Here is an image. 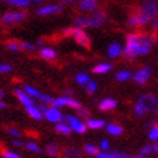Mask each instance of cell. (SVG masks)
Listing matches in <instances>:
<instances>
[{
	"label": "cell",
	"mask_w": 158,
	"mask_h": 158,
	"mask_svg": "<svg viewBox=\"0 0 158 158\" xmlns=\"http://www.w3.org/2000/svg\"><path fill=\"white\" fill-rule=\"evenodd\" d=\"M158 12V3L156 0H147L129 17L131 26H141L144 23L153 21Z\"/></svg>",
	"instance_id": "cell-1"
},
{
	"label": "cell",
	"mask_w": 158,
	"mask_h": 158,
	"mask_svg": "<svg viewBox=\"0 0 158 158\" xmlns=\"http://www.w3.org/2000/svg\"><path fill=\"white\" fill-rule=\"evenodd\" d=\"M85 152L88 154H90V156H98L99 154L98 148L95 145H93V144H86L85 145Z\"/></svg>",
	"instance_id": "cell-29"
},
{
	"label": "cell",
	"mask_w": 158,
	"mask_h": 158,
	"mask_svg": "<svg viewBox=\"0 0 158 158\" xmlns=\"http://www.w3.org/2000/svg\"><path fill=\"white\" fill-rule=\"evenodd\" d=\"M12 144H13L14 147H18V148H21V147L25 145V144H23L21 140H13V141H12Z\"/></svg>",
	"instance_id": "cell-42"
},
{
	"label": "cell",
	"mask_w": 158,
	"mask_h": 158,
	"mask_svg": "<svg viewBox=\"0 0 158 158\" xmlns=\"http://www.w3.org/2000/svg\"><path fill=\"white\" fill-rule=\"evenodd\" d=\"M130 72L129 71H121V72H118L117 75H116V80H118V81H126V80H129L130 78Z\"/></svg>",
	"instance_id": "cell-30"
},
{
	"label": "cell",
	"mask_w": 158,
	"mask_h": 158,
	"mask_svg": "<svg viewBox=\"0 0 158 158\" xmlns=\"http://www.w3.org/2000/svg\"><path fill=\"white\" fill-rule=\"evenodd\" d=\"M40 55H41V58H44L46 60H53L57 57V52L52 48H43L40 50Z\"/></svg>",
	"instance_id": "cell-19"
},
{
	"label": "cell",
	"mask_w": 158,
	"mask_h": 158,
	"mask_svg": "<svg viewBox=\"0 0 158 158\" xmlns=\"http://www.w3.org/2000/svg\"><path fill=\"white\" fill-rule=\"evenodd\" d=\"M66 121H67V125L71 127V130H73L78 134H84L88 129L86 123L81 122L80 118L76 117V116H66Z\"/></svg>",
	"instance_id": "cell-8"
},
{
	"label": "cell",
	"mask_w": 158,
	"mask_h": 158,
	"mask_svg": "<svg viewBox=\"0 0 158 158\" xmlns=\"http://www.w3.org/2000/svg\"><path fill=\"white\" fill-rule=\"evenodd\" d=\"M63 156H64V158H81L82 153L78 151L77 148L75 147H69L67 148L64 152H63Z\"/></svg>",
	"instance_id": "cell-18"
},
{
	"label": "cell",
	"mask_w": 158,
	"mask_h": 158,
	"mask_svg": "<svg viewBox=\"0 0 158 158\" xmlns=\"http://www.w3.org/2000/svg\"><path fill=\"white\" fill-rule=\"evenodd\" d=\"M23 91H25L27 95H30L31 98H36L39 100H41L45 106L46 104H53V102H54V99L50 95H45V94H41L39 90H36L35 88H31V86H26V88L23 89Z\"/></svg>",
	"instance_id": "cell-7"
},
{
	"label": "cell",
	"mask_w": 158,
	"mask_h": 158,
	"mask_svg": "<svg viewBox=\"0 0 158 158\" xmlns=\"http://www.w3.org/2000/svg\"><path fill=\"white\" fill-rule=\"evenodd\" d=\"M44 116H45L46 120L50 121V122H59V121H62V118H63V114L58 110V108H54V107L46 109Z\"/></svg>",
	"instance_id": "cell-12"
},
{
	"label": "cell",
	"mask_w": 158,
	"mask_h": 158,
	"mask_svg": "<svg viewBox=\"0 0 158 158\" xmlns=\"http://www.w3.org/2000/svg\"><path fill=\"white\" fill-rule=\"evenodd\" d=\"M149 139L158 141V125L154 126V127H152V130L149 131Z\"/></svg>",
	"instance_id": "cell-33"
},
{
	"label": "cell",
	"mask_w": 158,
	"mask_h": 158,
	"mask_svg": "<svg viewBox=\"0 0 158 158\" xmlns=\"http://www.w3.org/2000/svg\"><path fill=\"white\" fill-rule=\"evenodd\" d=\"M14 94H15V97H17V99L21 102V104L25 106V108L31 107V106H36L35 102H34V99L31 98L30 95H27V94L23 91V90H15Z\"/></svg>",
	"instance_id": "cell-11"
},
{
	"label": "cell",
	"mask_w": 158,
	"mask_h": 158,
	"mask_svg": "<svg viewBox=\"0 0 158 158\" xmlns=\"http://www.w3.org/2000/svg\"><path fill=\"white\" fill-rule=\"evenodd\" d=\"M76 81L80 85H85V84L89 82V77H88V75H85V73H78L76 76Z\"/></svg>",
	"instance_id": "cell-31"
},
{
	"label": "cell",
	"mask_w": 158,
	"mask_h": 158,
	"mask_svg": "<svg viewBox=\"0 0 158 158\" xmlns=\"http://www.w3.org/2000/svg\"><path fill=\"white\" fill-rule=\"evenodd\" d=\"M21 48H22V50L32 52V50H35V45H34V44H30V43H25V41H21Z\"/></svg>",
	"instance_id": "cell-35"
},
{
	"label": "cell",
	"mask_w": 158,
	"mask_h": 158,
	"mask_svg": "<svg viewBox=\"0 0 158 158\" xmlns=\"http://www.w3.org/2000/svg\"><path fill=\"white\" fill-rule=\"evenodd\" d=\"M152 28L156 30V31L158 30V18H156V19L152 21Z\"/></svg>",
	"instance_id": "cell-43"
},
{
	"label": "cell",
	"mask_w": 158,
	"mask_h": 158,
	"mask_svg": "<svg viewBox=\"0 0 158 158\" xmlns=\"http://www.w3.org/2000/svg\"><path fill=\"white\" fill-rule=\"evenodd\" d=\"M98 6V0H81L78 4V9L82 12H91L95 10Z\"/></svg>",
	"instance_id": "cell-14"
},
{
	"label": "cell",
	"mask_w": 158,
	"mask_h": 158,
	"mask_svg": "<svg viewBox=\"0 0 158 158\" xmlns=\"http://www.w3.org/2000/svg\"><path fill=\"white\" fill-rule=\"evenodd\" d=\"M138 103L144 108L145 112H157L158 110V98L152 94H144L138 100Z\"/></svg>",
	"instance_id": "cell-5"
},
{
	"label": "cell",
	"mask_w": 158,
	"mask_h": 158,
	"mask_svg": "<svg viewBox=\"0 0 158 158\" xmlns=\"http://www.w3.org/2000/svg\"><path fill=\"white\" fill-rule=\"evenodd\" d=\"M6 48L12 50V52H19L22 50L21 48V41H15V40H10V41H8L6 43Z\"/></svg>",
	"instance_id": "cell-26"
},
{
	"label": "cell",
	"mask_w": 158,
	"mask_h": 158,
	"mask_svg": "<svg viewBox=\"0 0 158 158\" xmlns=\"http://www.w3.org/2000/svg\"><path fill=\"white\" fill-rule=\"evenodd\" d=\"M54 108H59V107H71V108H75V109H80L82 106L78 103L77 100L72 99V98H67V97H62L58 99H54L53 104Z\"/></svg>",
	"instance_id": "cell-9"
},
{
	"label": "cell",
	"mask_w": 158,
	"mask_h": 158,
	"mask_svg": "<svg viewBox=\"0 0 158 158\" xmlns=\"http://www.w3.org/2000/svg\"><path fill=\"white\" fill-rule=\"evenodd\" d=\"M43 2H44V0H31V4H40Z\"/></svg>",
	"instance_id": "cell-46"
},
{
	"label": "cell",
	"mask_w": 158,
	"mask_h": 158,
	"mask_svg": "<svg viewBox=\"0 0 158 158\" xmlns=\"http://www.w3.org/2000/svg\"><path fill=\"white\" fill-rule=\"evenodd\" d=\"M97 158H127V154L123 152H112V153H107V152L100 153L99 152Z\"/></svg>",
	"instance_id": "cell-20"
},
{
	"label": "cell",
	"mask_w": 158,
	"mask_h": 158,
	"mask_svg": "<svg viewBox=\"0 0 158 158\" xmlns=\"http://www.w3.org/2000/svg\"><path fill=\"white\" fill-rule=\"evenodd\" d=\"M25 147H26L27 151H30V152H34V153H40L41 152L40 147H39L36 143H34V141H28V143L25 144Z\"/></svg>",
	"instance_id": "cell-28"
},
{
	"label": "cell",
	"mask_w": 158,
	"mask_h": 158,
	"mask_svg": "<svg viewBox=\"0 0 158 158\" xmlns=\"http://www.w3.org/2000/svg\"><path fill=\"white\" fill-rule=\"evenodd\" d=\"M4 108H6V104L4 103L2 99H0V109H4Z\"/></svg>",
	"instance_id": "cell-45"
},
{
	"label": "cell",
	"mask_w": 158,
	"mask_h": 158,
	"mask_svg": "<svg viewBox=\"0 0 158 158\" xmlns=\"http://www.w3.org/2000/svg\"><path fill=\"white\" fill-rule=\"evenodd\" d=\"M122 131H123V129L121 127L120 125L109 123V125L107 126V132H108V134H110V135L117 136V135H120V134H122Z\"/></svg>",
	"instance_id": "cell-22"
},
{
	"label": "cell",
	"mask_w": 158,
	"mask_h": 158,
	"mask_svg": "<svg viewBox=\"0 0 158 158\" xmlns=\"http://www.w3.org/2000/svg\"><path fill=\"white\" fill-rule=\"evenodd\" d=\"M3 157L4 158H22L19 154L14 153V152H10V151H3Z\"/></svg>",
	"instance_id": "cell-37"
},
{
	"label": "cell",
	"mask_w": 158,
	"mask_h": 158,
	"mask_svg": "<svg viewBox=\"0 0 158 158\" xmlns=\"http://www.w3.org/2000/svg\"><path fill=\"white\" fill-rule=\"evenodd\" d=\"M59 147L57 144H49L48 147H46V153H48L49 156L52 157H57L59 154Z\"/></svg>",
	"instance_id": "cell-27"
},
{
	"label": "cell",
	"mask_w": 158,
	"mask_h": 158,
	"mask_svg": "<svg viewBox=\"0 0 158 158\" xmlns=\"http://www.w3.org/2000/svg\"><path fill=\"white\" fill-rule=\"evenodd\" d=\"M153 149H154V152H157V153H158V143H157L156 145H153Z\"/></svg>",
	"instance_id": "cell-48"
},
{
	"label": "cell",
	"mask_w": 158,
	"mask_h": 158,
	"mask_svg": "<svg viewBox=\"0 0 158 158\" xmlns=\"http://www.w3.org/2000/svg\"><path fill=\"white\" fill-rule=\"evenodd\" d=\"M151 73H152V69L149 67H144V68L139 69L138 72L134 75V80H135V82H138L139 85H144L148 81V78L151 77Z\"/></svg>",
	"instance_id": "cell-10"
},
{
	"label": "cell",
	"mask_w": 158,
	"mask_h": 158,
	"mask_svg": "<svg viewBox=\"0 0 158 158\" xmlns=\"http://www.w3.org/2000/svg\"><path fill=\"white\" fill-rule=\"evenodd\" d=\"M77 0H60V3L63 4H72V3H76Z\"/></svg>",
	"instance_id": "cell-44"
},
{
	"label": "cell",
	"mask_w": 158,
	"mask_h": 158,
	"mask_svg": "<svg viewBox=\"0 0 158 158\" xmlns=\"http://www.w3.org/2000/svg\"><path fill=\"white\" fill-rule=\"evenodd\" d=\"M63 34H64L66 36H71L73 37L76 43L78 45L84 46V48H90V39L89 36L86 35L84 31L80 28V27H69V28H66L64 31H63Z\"/></svg>",
	"instance_id": "cell-4"
},
{
	"label": "cell",
	"mask_w": 158,
	"mask_h": 158,
	"mask_svg": "<svg viewBox=\"0 0 158 158\" xmlns=\"http://www.w3.org/2000/svg\"><path fill=\"white\" fill-rule=\"evenodd\" d=\"M107 19V14L103 10H98L91 17H77L75 23L77 27H98L102 26Z\"/></svg>",
	"instance_id": "cell-3"
},
{
	"label": "cell",
	"mask_w": 158,
	"mask_h": 158,
	"mask_svg": "<svg viewBox=\"0 0 158 158\" xmlns=\"http://www.w3.org/2000/svg\"><path fill=\"white\" fill-rule=\"evenodd\" d=\"M55 130H57V132L62 134V135H69L71 131H72L67 123H58L57 127H55Z\"/></svg>",
	"instance_id": "cell-25"
},
{
	"label": "cell",
	"mask_w": 158,
	"mask_h": 158,
	"mask_svg": "<svg viewBox=\"0 0 158 158\" xmlns=\"http://www.w3.org/2000/svg\"><path fill=\"white\" fill-rule=\"evenodd\" d=\"M154 152V149H153V145H145L140 149V154L141 156H147V154H151Z\"/></svg>",
	"instance_id": "cell-34"
},
{
	"label": "cell",
	"mask_w": 158,
	"mask_h": 158,
	"mask_svg": "<svg viewBox=\"0 0 158 158\" xmlns=\"http://www.w3.org/2000/svg\"><path fill=\"white\" fill-rule=\"evenodd\" d=\"M27 17L26 12H22V10H10V12H6L4 13V15L2 17V21L4 25H15L21 21H23Z\"/></svg>",
	"instance_id": "cell-6"
},
{
	"label": "cell",
	"mask_w": 158,
	"mask_h": 158,
	"mask_svg": "<svg viewBox=\"0 0 158 158\" xmlns=\"http://www.w3.org/2000/svg\"><path fill=\"white\" fill-rule=\"evenodd\" d=\"M8 132H9V135H12V136H14V138H21V131L18 130V129H15V127H9L8 129Z\"/></svg>",
	"instance_id": "cell-39"
},
{
	"label": "cell",
	"mask_w": 158,
	"mask_h": 158,
	"mask_svg": "<svg viewBox=\"0 0 158 158\" xmlns=\"http://www.w3.org/2000/svg\"><path fill=\"white\" fill-rule=\"evenodd\" d=\"M86 126L93 130H97V129H102L103 126H106V122L103 120H88V122H86Z\"/></svg>",
	"instance_id": "cell-24"
},
{
	"label": "cell",
	"mask_w": 158,
	"mask_h": 158,
	"mask_svg": "<svg viewBox=\"0 0 158 158\" xmlns=\"http://www.w3.org/2000/svg\"><path fill=\"white\" fill-rule=\"evenodd\" d=\"M121 52H122V48L118 43H112L108 48V55L110 58H117L121 54Z\"/></svg>",
	"instance_id": "cell-17"
},
{
	"label": "cell",
	"mask_w": 158,
	"mask_h": 158,
	"mask_svg": "<svg viewBox=\"0 0 158 158\" xmlns=\"http://www.w3.org/2000/svg\"><path fill=\"white\" fill-rule=\"evenodd\" d=\"M89 109L88 108H85V107H81L80 109H77V114L78 116H81V117H86V116H89Z\"/></svg>",
	"instance_id": "cell-40"
},
{
	"label": "cell",
	"mask_w": 158,
	"mask_h": 158,
	"mask_svg": "<svg viewBox=\"0 0 158 158\" xmlns=\"http://www.w3.org/2000/svg\"><path fill=\"white\" fill-rule=\"evenodd\" d=\"M12 69H13V67H12L10 64L3 63V64H0V75H2V73H8V72H10Z\"/></svg>",
	"instance_id": "cell-36"
},
{
	"label": "cell",
	"mask_w": 158,
	"mask_h": 158,
	"mask_svg": "<svg viewBox=\"0 0 158 158\" xmlns=\"http://www.w3.org/2000/svg\"><path fill=\"white\" fill-rule=\"evenodd\" d=\"M26 112L27 114L34 118V120H41V118L44 117V113L41 112V109L39 108L37 106H31V107H27L26 108Z\"/></svg>",
	"instance_id": "cell-15"
},
{
	"label": "cell",
	"mask_w": 158,
	"mask_h": 158,
	"mask_svg": "<svg viewBox=\"0 0 158 158\" xmlns=\"http://www.w3.org/2000/svg\"><path fill=\"white\" fill-rule=\"evenodd\" d=\"M59 12H62L60 5H44V6L37 9L39 15H50V14H55V13H59Z\"/></svg>",
	"instance_id": "cell-13"
},
{
	"label": "cell",
	"mask_w": 158,
	"mask_h": 158,
	"mask_svg": "<svg viewBox=\"0 0 158 158\" xmlns=\"http://www.w3.org/2000/svg\"><path fill=\"white\" fill-rule=\"evenodd\" d=\"M3 2L15 8H26L31 4V0H3Z\"/></svg>",
	"instance_id": "cell-21"
},
{
	"label": "cell",
	"mask_w": 158,
	"mask_h": 158,
	"mask_svg": "<svg viewBox=\"0 0 158 158\" xmlns=\"http://www.w3.org/2000/svg\"><path fill=\"white\" fill-rule=\"evenodd\" d=\"M134 110H135V114L138 116V117H141V116H144V113H145V110H144V108L141 107L139 103H136L135 104V108H134Z\"/></svg>",
	"instance_id": "cell-38"
},
{
	"label": "cell",
	"mask_w": 158,
	"mask_h": 158,
	"mask_svg": "<svg viewBox=\"0 0 158 158\" xmlns=\"http://www.w3.org/2000/svg\"><path fill=\"white\" fill-rule=\"evenodd\" d=\"M110 68H112V64H109V63H100V64L93 68V72L94 73H106L108 71H110Z\"/></svg>",
	"instance_id": "cell-23"
},
{
	"label": "cell",
	"mask_w": 158,
	"mask_h": 158,
	"mask_svg": "<svg viewBox=\"0 0 158 158\" xmlns=\"http://www.w3.org/2000/svg\"><path fill=\"white\" fill-rule=\"evenodd\" d=\"M100 148L104 149V151H107V149L109 148V143H108L107 140H102V141H100Z\"/></svg>",
	"instance_id": "cell-41"
},
{
	"label": "cell",
	"mask_w": 158,
	"mask_h": 158,
	"mask_svg": "<svg viewBox=\"0 0 158 158\" xmlns=\"http://www.w3.org/2000/svg\"><path fill=\"white\" fill-rule=\"evenodd\" d=\"M116 106H117V102L114 100V99H110V98H107V99H103L99 103V109L100 110H110V109H113V108H116Z\"/></svg>",
	"instance_id": "cell-16"
},
{
	"label": "cell",
	"mask_w": 158,
	"mask_h": 158,
	"mask_svg": "<svg viewBox=\"0 0 158 158\" xmlns=\"http://www.w3.org/2000/svg\"><path fill=\"white\" fill-rule=\"evenodd\" d=\"M127 158H145V157H141L140 156V157H127Z\"/></svg>",
	"instance_id": "cell-49"
},
{
	"label": "cell",
	"mask_w": 158,
	"mask_h": 158,
	"mask_svg": "<svg viewBox=\"0 0 158 158\" xmlns=\"http://www.w3.org/2000/svg\"><path fill=\"white\" fill-rule=\"evenodd\" d=\"M141 40H143V34H130L126 37V48L123 50L125 57L127 59H134L139 55V48Z\"/></svg>",
	"instance_id": "cell-2"
},
{
	"label": "cell",
	"mask_w": 158,
	"mask_h": 158,
	"mask_svg": "<svg viewBox=\"0 0 158 158\" xmlns=\"http://www.w3.org/2000/svg\"><path fill=\"white\" fill-rule=\"evenodd\" d=\"M97 84L94 82V81H89L88 84H86V88H85V90H86V93L88 94H93V93H95L97 91Z\"/></svg>",
	"instance_id": "cell-32"
},
{
	"label": "cell",
	"mask_w": 158,
	"mask_h": 158,
	"mask_svg": "<svg viewBox=\"0 0 158 158\" xmlns=\"http://www.w3.org/2000/svg\"><path fill=\"white\" fill-rule=\"evenodd\" d=\"M4 95H5V91H4V90H2V91H0V99L4 98Z\"/></svg>",
	"instance_id": "cell-47"
}]
</instances>
